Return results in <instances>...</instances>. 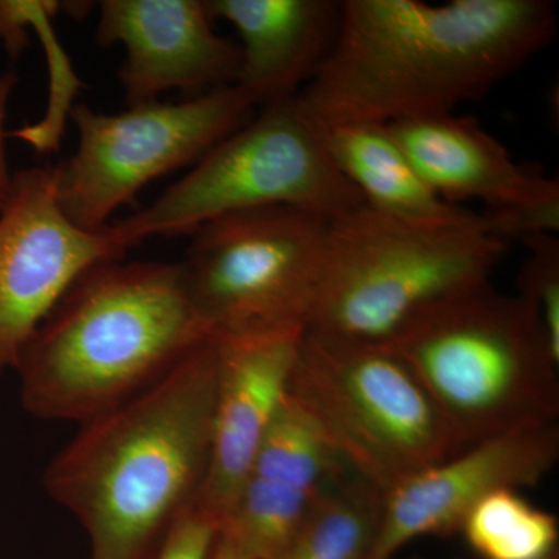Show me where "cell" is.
<instances>
[{
    "mask_svg": "<svg viewBox=\"0 0 559 559\" xmlns=\"http://www.w3.org/2000/svg\"><path fill=\"white\" fill-rule=\"evenodd\" d=\"M557 32L547 0H344L333 47L297 105L320 130L452 114Z\"/></svg>",
    "mask_w": 559,
    "mask_h": 559,
    "instance_id": "obj_1",
    "label": "cell"
},
{
    "mask_svg": "<svg viewBox=\"0 0 559 559\" xmlns=\"http://www.w3.org/2000/svg\"><path fill=\"white\" fill-rule=\"evenodd\" d=\"M218 348L198 345L98 417L49 463L44 488L86 532L91 559H150L197 502L212 452Z\"/></svg>",
    "mask_w": 559,
    "mask_h": 559,
    "instance_id": "obj_2",
    "label": "cell"
},
{
    "mask_svg": "<svg viewBox=\"0 0 559 559\" xmlns=\"http://www.w3.org/2000/svg\"><path fill=\"white\" fill-rule=\"evenodd\" d=\"M210 336L180 263L102 261L22 349V407L44 421L83 425L150 388Z\"/></svg>",
    "mask_w": 559,
    "mask_h": 559,
    "instance_id": "obj_3",
    "label": "cell"
},
{
    "mask_svg": "<svg viewBox=\"0 0 559 559\" xmlns=\"http://www.w3.org/2000/svg\"><path fill=\"white\" fill-rule=\"evenodd\" d=\"M388 344L436 404L455 454L557 423L559 355L532 308L491 280L437 301Z\"/></svg>",
    "mask_w": 559,
    "mask_h": 559,
    "instance_id": "obj_4",
    "label": "cell"
},
{
    "mask_svg": "<svg viewBox=\"0 0 559 559\" xmlns=\"http://www.w3.org/2000/svg\"><path fill=\"white\" fill-rule=\"evenodd\" d=\"M509 241L481 215L460 223H411L366 205L330 221L318 299L307 330L336 340L388 344L419 312L491 280Z\"/></svg>",
    "mask_w": 559,
    "mask_h": 559,
    "instance_id": "obj_5",
    "label": "cell"
},
{
    "mask_svg": "<svg viewBox=\"0 0 559 559\" xmlns=\"http://www.w3.org/2000/svg\"><path fill=\"white\" fill-rule=\"evenodd\" d=\"M289 205L326 221L362 207L331 159L323 132L296 98L263 106L156 201L108 229L130 250L153 237L191 235L246 210Z\"/></svg>",
    "mask_w": 559,
    "mask_h": 559,
    "instance_id": "obj_6",
    "label": "cell"
},
{
    "mask_svg": "<svg viewBox=\"0 0 559 559\" xmlns=\"http://www.w3.org/2000/svg\"><path fill=\"white\" fill-rule=\"evenodd\" d=\"M288 392L348 469L382 492L455 455L436 404L389 344L304 331Z\"/></svg>",
    "mask_w": 559,
    "mask_h": 559,
    "instance_id": "obj_7",
    "label": "cell"
},
{
    "mask_svg": "<svg viewBox=\"0 0 559 559\" xmlns=\"http://www.w3.org/2000/svg\"><path fill=\"white\" fill-rule=\"evenodd\" d=\"M330 221L289 205L246 210L191 234L179 261L215 336L305 331L318 299Z\"/></svg>",
    "mask_w": 559,
    "mask_h": 559,
    "instance_id": "obj_8",
    "label": "cell"
},
{
    "mask_svg": "<svg viewBox=\"0 0 559 559\" xmlns=\"http://www.w3.org/2000/svg\"><path fill=\"white\" fill-rule=\"evenodd\" d=\"M237 84L180 103L150 102L120 114L80 103L70 110L79 145L53 167L62 212L81 229L100 231L148 183L197 164L255 116Z\"/></svg>",
    "mask_w": 559,
    "mask_h": 559,
    "instance_id": "obj_9",
    "label": "cell"
},
{
    "mask_svg": "<svg viewBox=\"0 0 559 559\" xmlns=\"http://www.w3.org/2000/svg\"><path fill=\"white\" fill-rule=\"evenodd\" d=\"M127 252L108 227L84 230L66 216L53 167L14 171L0 209V374L83 272Z\"/></svg>",
    "mask_w": 559,
    "mask_h": 559,
    "instance_id": "obj_10",
    "label": "cell"
},
{
    "mask_svg": "<svg viewBox=\"0 0 559 559\" xmlns=\"http://www.w3.org/2000/svg\"><path fill=\"white\" fill-rule=\"evenodd\" d=\"M389 127L440 198L484 202L481 218L496 237L524 240L559 230L558 180L518 164L474 117L441 114Z\"/></svg>",
    "mask_w": 559,
    "mask_h": 559,
    "instance_id": "obj_11",
    "label": "cell"
},
{
    "mask_svg": "<svg viewBox=\"0 0 559 559\" xmlns=\"http://www.w3.org/2000/svg\"><path fill=\"white\" fill-rule=\"evenodd\" d=\"M559 459L558 423L502 433L419 471L385 492L374 559L411 540L460 533L471 510L492 492L536 487Z\"/></svg>",
    "mask_w": 559,
    "mask_h": 559,
    "instance_id": "obj_12",
    "label": "cell"
},
{
    "mask_svg": "<svg viewBox=\"0 0 559 559\" xmlns=\"http://www.w3.org/2000/svg\"><path fill=\"white\" fill-rule=\"evenodd\" d=\"M205 0H105L95 40L124 49L119 81L128 106L178 90L201 95L237 84L240 47L213 28Z\"/></svg>",
    "mask_w": 559,
    "mask_h": 559,
    "instance_id": "obj_13",
    "label": "cell"
},
{
    "mask_svg": "<svg viewBox=\"0 0 559 559\" xmlns=\"http://www.w3.org/2000/svg\"><path fill=\"white\" fill-rule=\"evenodd\" d=\"M304 331L213 336L218 348L212 452L194 506L218 524L248 479L272 419L288 395Z\"/></svg>",
    "mask_w": 559,
    "mask_h": 559,
    "instance_id": "obj_14",
    "label": "cell"
},
{
    "mask_svg": "<svg viewBox=\"0 0 559 559\" xmlns=\"http://www.w3.org/2000/svg\"><path fill=\"white\" fill-rule=\"evenodd\" d=\"M213 21L229 22L240 38L237 86L257 108L290 100L310 83L340 27L333 0H205Z\"/></svg>",
    "mask_w": 559,
    "mask_h": 559,
    "instance_id": "obj_15",
    "label": "cell"
},
{
    "mask_svg": "<svg viewBox=\"0 0 559 559\" xmlns=\"http://www.w3.org/2000/svg\"><path fill=\"white\" fill-rule=\"evenodd\" d=\"M322 132L331 159L366 207L426 224L460 223L479 215L430 189L389 124H337Z\"/></svg>",
    "mask_w": 559,
    "mask_h": 559,
    "instance_id": "obj_16",
    "label": "cell"
},
{
    "mask_svg": "<svg viewBox=\"0 0 559 559\" xmlns=\"http://www.w3.org/2000/svg\"><path fill=\"white\" fill-rule=\"evenodd\" d=\"M385 492L349 471L326 488L280 559H374Z\"/></svg>",
    "mask_w": 559,
    "mask_h": 559,
    "instance_id": "obj_17",
    "label": "cell"
},
{
    "mask_svg": "<svg viewBox=\"0 0 559 559\" xmlns=\"http://www.w3.org/2000/svg\"><path fill=\"white\" fill-rule=\"evenodd\" d=\"M348 473L322 430L288 392L261 441L249 476L319 496Z\"/></svg>",
    "mask_w": 559,
    "mask_h": 559,
    "instance_id": "obj_18",
    "label": "cell"
},
{
    "mask_svg": "<svg viewBox=\"0 0 559 559\" xmlns=\"http://www.w3.org/2000/svg\"><path fill=\"white\" fill-rule=\"evenodd\" d=\"M319 496L249 476L218 535L246 558L280 559Z\"/></svg>",
    "mask_w": 559,
    "mask_h": 559,
    "instance_id": "obj_19",
    "label": "cell"
},
{
    "mask_svg": "<svg viewBox=\"0 0 559 559\" xmlns=\"http://www.w3.org/2000/svg\"><path fill=\"white\" fill-rule=\"evenodd\" d=\"M460 533L481 559H559L557 516L516 489L492 492L477 503Z\"/></svg>",
    "mask_w": 559,
    "mask_h": 559,
    "instance_id": "obj_20",
    "label": "cell"
},
{
    "mask_svg": "<svg viewBox=\"0 0 559 559\" xmlns=\"http://www.w3.org/2000/svg\"><path fill=\"white\" fill-rule=\"evenodd\" d=\"M528 255L518 275V294L546 330L559 355V240L555 235H533L522 240Z\"/></svg>",
    "mask_w": 559,
    "mask_h": 559,
    "instance_id": "obj_21",
    "label": "cell"
},
{
    "mask_svg": "<svg viewBox=\"0 0 559 559\" xmlns=\"http://www.w3.org/2000/svg\"><path fill=\"white\" fill-rule=\"evenodd\" d=\"M218 533V522L193 503L171 525L150 559H210Z\"/></svg>",
    "mask_w": 559,
    "mask_h": 559,
    "instance_id": "obj_22",
    "label": "cell"
},
{
    "mask_svg": "<svg viewBox=\"0 0 559 559\" xmlns=\"http://www.w3.org/2000/svg\"><path fill=\"white\" fill-rule=\"evenodd\" d=\"M17 84V75L14 72H5L0 75V209L9 200L11 187H13L14 171L11 170L9 153H7V139L10 131H7V112L11 92Z\"/></svg>",
    "mask_w": 559,
    "mask_h": 559,
    "instance_id": "obj_23",
    "label": "cell"
},
{
    "mask_svg": "<svg viewBox=\"0 0 559 559\" xmlns=\"http://www.w3.org/2000/svg\"><path fill=\"white\" fill-rule=\"evenodd\" d=\"M210 559H249L218 535Z\"/></svg>",
    "mask_w": 559,
    "mask_h": 559,
    "instance_id": "obj_24",
    "label": "cell"
}]
</instances>
